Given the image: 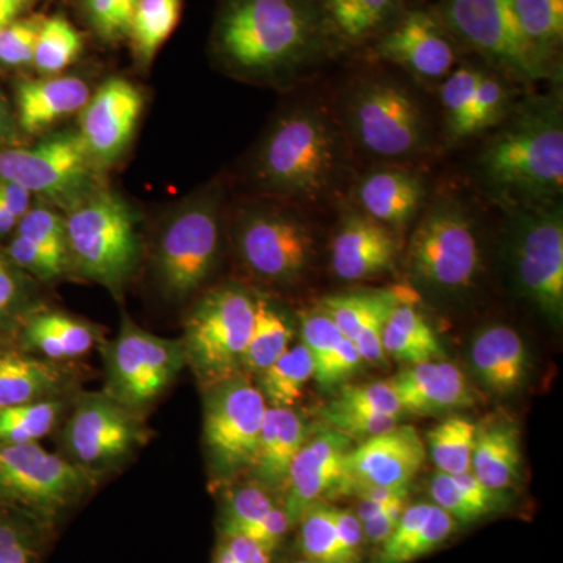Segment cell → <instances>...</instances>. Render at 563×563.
<instances>
[{
    "instance_id": "6da1fadb",
    "label": "cell",
    "mask_w": 563,
    "mask_h": 563,
    "mask_svg": "<svg viewBox=\"0 0 563 563\" xmlns=\"http://www.w3.org/2000/svg\"><path fill=\"white\" fill-rule=\"evenodd\" d=\"M335 44L318 0H222L214 22L218 60L251 79L298 73Z\"/></svg>"
},
{
    "instance_id": "7a4b0ae2",
    "label": "cell",
    "mask_w": 563,
    "mask_h": 563,
    "mask_svg": "<svg viewBox=\"0 0 563 563\" xmlns=\"http://www.w3.org/2000/svg\"><path fill=\"white\" fill-rule=\"evenodd\" d=\"M485 177L520 201L544 203L563 191V121L555 99L518 111L483 155Z\"/></svg>"
},
{
    "instance_id": "3957f363",
    "label": "cell",
    "mask_w": 563,
    "mask_h": 563,
    "mask_svg": "<svg viewBox=\"0 0 563 563\" xmlns=\"http://www.w3.org/2000/svg\"><path fill=\"white\" fill-rule=\"evenodd\" d=\"M99 477L40 443L0 444V507L52 532L95 492Z\"/></svg>"
},
{
    "instance_id": "277c9868",
    "label": "cell",
    "mask_w": 563,
    "mask_h": 563,
    "mask_svg": "<svg viewBox=\"0 0 563 563\" xmlns=\"http://www.w3.org/2000/svg\"><path fill=\"white\" fill-rule=\"evenodd\" d=\"M339 163L332 125L312 110H298L280 118L263 141L255 174L268 191L312 199L329 190Z\"/></svg>"
},
{
    "instance_id": "5b68a950",
    "label": "cell",
    "mask_w": 563,
    "mask_h": 563,
    "mask_svg": "<svg viewBox=\"0 0 563 563\" xmlns=\"http://www.w3.org/2000/svg\"><path fill=\"white\" fill-rule=\"evenodd\" d=\"M69 266L85 279L121 290L140 257L135 213L120 195L92 191L65 218Z\"/></svg>"
},
{
    "instance_id": "8992f818",
    "label": "cell",
    "mask_w": 563,
    "mask_h": 563,
    "mask_svg": "<svg viewBox=\"0 0 563 563\" xmlns=\"http://www.w3.org/2000/svg\"><path fill=\"white\" fill-rule=\"evenodd\" d=\"M420 287L442 296L472 290L483 268V252L468 211L455 201L428 210L410 236L406 257Z\"/></svg>"
},
{
    "instance_id": "52a82bcc",
    "label": "cell",
    "mask_w": 563,
    "mask_h": 563,
    "mask_svg": "<svg viewBox=\"0 0 563 563\" xmlns=\"http://www.w3.org/2000/svg\"><path fill=\"white\" fill-rule=\"evenodd\" d=\"M254 318L255 298L239 285L214 288L192 307L180 342L203 388L242 372Z\"/></svg>"
},
{
    "instance_id": "ba28073f",
    "label": "cell",
    "mask_w": 563,
    "mask_h": 563,
    "mask_svg": "<svg viewBox=\"0 0 563 563\" xmlns=\"http://www.w3.org/2000/svg\"><path fill=\"white\" fill-rule=\"evenodd\" d=\"M221 243L220 195L203 191L173 210L155 246V277L169 299L188 298L209 279Z\"/></svg>"
},
{
    "instance_id": "9c48e42d",
    "label": "cell",
    "mask_w": 563,
    "mask_h": 563,
    "mask_svg": "<svg viewBox=\"0 0 563 563\" xmlns=\"http://www.w3.org/2000/svg\"><path fill=\"white\" fill-rule=\"evenodd\" d=\"M106 391L114 401L141 412L172 387L187 365L180 340L163 339L122 318L120 332L103 350Z\"/></svg>"
},
{
    "instance_id": "30bf717a",
    "label": "cell",
    "mask_w": 563,
    "mask_h": 563,
    "mask_svg": "<svg viewBox=\"0 0 563 563\" xmlns=\"http://www.w3.org/2000/svg\"><path fill=\"white\" fill-rule=\"evenodd\" d=\"M68 410L60 435L62 454L98 476L117 470L147 442L140 413L106 391L84 393Z\"/></svg>"
},
{
    "instance_id": "8fae6325",
    "label": "cell",
    "mask_w": 563,
    "mask_h": 563,
    "mask_svg": "<svg viewBox=\"0 0 563 563\" xmlns=\"http://www.w3.org/2000/svg\"><path fill=\"white\" fill-rule=\"evenodd\" d=\"M266 407L242 373L206 388L203 444L214 476L228 479L251 468Z\"/></svg>"
},
{
    "instance_id": "7c38bea8",
    "label": "cell",
    "mask_w": 563,
    "mask_h": 563,
    "mask_svg": "<svg viewBox=\"0 0 563 563\" xmlns=\"http://www.w3.org/2000/svg\"><path fill=\"white\" fill-rule=\"evenodd\" d=\"M510 263L521 295L553 324L563 317V220L561 207L533 203L515 218Z\"/></svg>"
},
{
    "instance_id": "4fadbf2b",
    "label": "cell",
    "mask_w": 563,
    "mask_h": 563,
    "mask_svg": "<svg viewBox=\"0 0 563 563\" xmlns=\"http://www.w3.org/2000/svg\"><path fill=\"white\" fill-rule=\"evenodd\" d=\"M448 29L515 79L548 77V63L526 38L512 0H448Z\"/></svg>"
},
{
    "instance_id": "5bb4252c",
    "label": "cell",
    "mask_w": 563,
    "mask_h": 563,
    "mask_svg": "<svg viewBox=\"0 0 563 563\" xmlns=\"http://www.w3.org/2000/svg\"><path fill=\"white\" fill-rule=\"evenodd\" d=\"M95 168L79 132L57 133L25 150L0 151V177L69 209L90 195Z\"/></svg>"
},
{
    "instance_id": "9a60e30c",
    "label": "cell",
    "mask_w": 563,
    "mask_h": 563,
    "mask_svg": "<svg viewBox=\"0 0 563 563\" xmlns=\"http://www.w3.org/2000/svg\"><path fill=\"white\" fill-rule=\"evenodd\" d=\"M236 246L246 268L268 282L298 279L313 257V235L291 214L251 210L236 229Z\"/></svg>"
},
{
    "instance_id": "2e32d148",
    "label": "cell",
    "mask_w": 563,
    "mask_h": 563,
    "mask_svg": "<svg viewBox=\"0 0 563 563\" xmlns=\"http://www.w3.org/2000/svg\"><path fill=\"white\" fill-rule=\"evenodd\" d=\"M350 122L362 146L383 157L410 154L424 139L420 109L402 88L390 81L362 85L352 96Z\"/></svg>"
},
{
    "instance_id": "e0dca14e",
    "label": "cell",
    "mask_w": 563,
    "mask_h": 563,
    "mask_svg": "<svg viewBox=\"0 0 563 563\" xmlns=\"http://www.w3.org/2000/svg\"><path fill=\"white\" fill-rule=\"evenodd\" d=\"M424 461L426 444L417 429L395 426L347 451L336 492L361 495L373 488H409Z\"/></svg>"
},
{
    "instance_id": "ac0fdd59",
    "label": "cell",
    "mask_w": 563,
    "mask_h": 563,
    "mask_svg": "<svg viewBox=\"0 0 563 563\" xmlns=\"http://www.w3.org/2000/svg\"><path fill=\"white\" fill-rule=\"evenodd\" d=\"M143 95L125 79H109L80 111L79 135L96 166L120 161L132 143L141 113Z\"/></svg>"
},
{
    "instance_id": "d6986e66",
    "label": "cell",
    "mask_w": 563,
    "mask_h": 563,
    "mask_svg": "<svg viewBox=\"0 0 563 563\" xmlns=\"http://www.w3.org/2000/svg\"><path fill=\"white\" fill-rule=\"evenodd\" d=\"M377 57L426 77L439 79L453 69L455 51L443 25L431 13L417 10L393 22L374 46Z\"/></svg>"
},
{
    "instance_id": "ffe728a7",
    "label": "cell",
    "mask_w": 563,
    "mask_h": 563,
    "mask_svg": "<svg viewBox=\"0 0 563 563\" xmlns=\"http://www.w3.org/2000/svg\"><path fill=\"white\" fill-rule=\"evenodd\" d=\"M351 440L328 429L302 444L285 481L284 509L291 525H298L307 509L332 495L342 483L344 457Z\"/></svg>"
},
{
    "instance_id": "44dd1931",
    "label": "cell",
    "mask_w": 563,
    "mask_h": 563,
    "mask_svg": "<svg viewBox=\"0 0 563 563\" xmlns=\"http://www.w3.org/2000/svg\"><path fill=\"white\" fill-rule=\"evenodd\" d=\"M398 251L393 229L368 214H350L333 236L332 269L342 280L372 279L391 268Z\"/></svg>"
},
{
    "instance_id": "7402d4cb",
    "label": "cell",
    "mask_w": 563,
    "mask_h": 563,
    "mask_svg": "<svg viewBox=\"0 0 563 563\" xmlns=\"http://www.w3.org/2000/svg\"><path fill=\"white\" fill-rule=\"evenodd\" d=\"M402 413L431 417L473 406L465 374L448 362H424L402 369L390 379Z\"/></svg>"
},
{
    "instance_id": "603a6c76",
    "label": "cell",
    "mask_w": 563,
    "mask_h": 563,
    "mask_svg": "<svg viewBox=\"0 0 563 563\" xmlns=\"http://www.w3.org/2000/svg\"><path fill=\"white\" fill-rule=\"evenodd\" d=\"M74 374L65 363L46 361L0 340V410L7 407L66 398Z\"/></svg>"
},
{
    "instance_id": "cb8c5ba5",
    "label": "cell",
    "mask_w": 563,
    "mask_h": 563,
    "mask_svg": "<svg viewBox=\"0 0 563 563\" xmlns=\"http://www.w3.org/2000/svg\"><path fill=\"white\" fill-rule=\"evenodd\" d=\"M99 340L101 335L90 322L36 307L25 314L13 335L21 350L58 363L84 357Z\"/></svg>"
},
{
    "instance_id": "d4e9b609",
    "label": "cell",
    "mask_w": 563,
    "mask_h": 563,
    "mask_svg": "<svg viewBox=\"0 0 563 563\" xmlns=\"http://www.w3.org/2000/svg\"><path fill=\"white\" fill-rule=\"evenodd\" d=\"M90 98V87L80 77L24 80L16 90L18 121L27 133L43 132L55 122L79 113Z\"/></svg>"
},
{
    "instance_id": "484cf974",
    "label": "cell",
    "mask_w": 563,
    "mask_h": 563,
    "mask_svg": "<svg viewBox=\"0 0 563 563\" xmlns=\"http://www.w3.org/2000/svg\"><path fill=\"white\" fill-rule=\"evenodd\" d=\"M306 440V424L295 410L266 407L257 451L250 468L255 483L268 490L284 488L291 463Z\"/></svg>"
},
{
    "instance_id": "4316f807",
    "label": "cell",
    "mask_w": 563,
    "mask_h": 563,
    "mask_svg": "<svg viewBox=\"0 0 563 563\" xmlns=\"http://www.w3.org/2000/svg\"><path fill=\"white\" fill-rule=\"evenodd\" d=\"M472 365L488 390L509 395L518 390L528 376V350L514 329L493 324L474 336Z\"/></svg>"
},
{
    "instance_id": "83f0119b",
    "label": "cell",
    "mask_w": 563,
    "mask_h": 563,
    "mask_svg": "<svg viewBox=\"0 0 563 563\" xmlns=\"http://www.w3.org/2000/svg\"><path fill=\"white\" fill-rule=\"evenodd\" d=\"M424 198V187L402 169H377L358 185L363 213L390 229H402L413 220Z\"/></svg>"
},
{
    "instance_id": "f1b7e54d",
    "label": "cell",
    "mask_w": 563,
    "mask_h": 563,
    "mask_svg": "<svg viewBox=\"0 0 563 563\" xmlns=\"http://www.w3.org/2000/svg\"><path fill=\"white\" fill-rule=\"evenodd\" d=\"M520 432L509 421H496L477 428L472 473L490 488L501 493L512 487L520 476Z\"/></svg>"
},
{
    "instance_id": "f546056e",
    "label": "cell",
    "mask_w": 563,
    "mask_h": 563,
    "mask_svg": "<svg viewBox=\"0 0 563 563\" xmlns=\"http://www.w3.org/2000/svg\"><path fill=\"white\" fill-rule=\"evenodd\" d=\"M336 43L358 44L398 20L402 0H318Z\"/></svg>"
},
{
    "instance_id": "4dcf8cb0",
    "label": "cell",
    "mask_w": 563,
    "mask_h": 563,
    "mask_svg": "<svg viewBox=\"0 0 563 563\" xmlns=\"http://www.w3.org/2000/svg\"><path fill=\"white\" fill-rule=\"evenodd\" d=\"M383 346L385 354L409 366L443 357L442 344L432 325L415 309L410 299L399 302L388 314Z\"/></svg>"
},
{
    "instance_id": "1f68e13d",
    "label": "cell",
    "mask_w": 563,
    "mask_h": 563,
    "mask_svg": "<svg viewBox=\"0 0 563 563\" xmlns=\"http://www.w3.org/2000/svg\"><path fill=\"white\" fill-rule=\"evenodd\" d=\"M432 504L454 518L457 523H473L498 509L499 493L485 487L472 472L446 474L439 472L429 484Z\"/></svg>"
},
{
    "instance_id": "d6a6232c",
    "label": "cell",
    "mask_w": 563,
    "mask_h": 563,
    "mask_svg": "<svg viewBox=\"0 0 563 563\" xmlns=\"http://www.w3.org/2000/svg\"><path fill=\"white\" fill-rule=\"evenodd\" d=\"M312 377V355L299 343L288 347L273 365L257 374V388L266 406L291 409Z\"/></svg>"
},
{
    "instance_id": "836d02e7",
    "label": "cell",
    "mask_w": 563,
    "mask_h": 563,
    "mask_svg": "<svg viewBox=\"0 0 563 563\" xmlns=\"http://www.w3.org/2000/svg\"><path fill=\"white\" fill-rule=\"evenodd\" d=\"M292 329L284 313L266 298H255L254 328L243 358V369L258 374L290 347Z\"/></svg>"
},
{
    "instance_id": "e575fe53",
    "label": "cell",
    "mask_w": 563,
    "mask_h": 563,
    "mask_svg": "<svg viewBox=\"0 0 563 563\" xmlns=\"http://www.w3.org/2000/svg\"><path fill=\"white\" fill-rule=\"evenodd\" d=\"M181 0H139L131 25L133 55L140 66L151 65L180 20Z\"/></svg>"
},
{
    "instance_id": "d590c367",
    "label": "cell",
    "mask_w": 563,
    "mask_h": 563,
    "mask_svg": "<svg viewBox=\"0 0 563 563\" xmlns=\"http://www.w3.org/2000/svg\"><path fill=\"white\" fill-rule=\"evenodd\" d=\"M68 398L21 404L0 410V444L40 443L65 418Z\"/></svg>"
},
{
    "instance_id": "8d00e7d4",
    "label": "cell",
    "mask_w": 563,
    "mask_h": 563,
    "mask_svg": "<svg viewBox=\"0 0 563 563\" xmlns=\"http://www.w3.org/2000/svg\"><path fill=\"white\" fill-rule=\"evenodd\" d=\"M477 426L465 417H450L428 433V450L439 472H472Z\"/></svg>"
},
{
    "instance_id": "74e56055",
    "label": "cell",
    "mask_w": 563,
    "mask_h": 563,
    "mask_svg": "<svg viewBox=\"0 0 563 563\" xmlns=\"http://www.w3.org/2000/svg\"><path fill=\"white\" fill-rule=\"evenodd\" d=\"M55 532L0 507V563H41Z\"/></svg>"
},
{
    "instance_id": "f35d334b",
    "label": "cell",
    "mask_w": 563,
    "mask_h": 563,
    "mask_svg": "<svg viewBox=\"0 0 563 563\" xmlns=\"http://www.w3.org/2000/svg\"><path fill=\"white\" fill-rule=\"evenodd\" d=\"M512 5L526 38L550 63L563 40V0H512Z\"/></svg>"
},
{
    "instance_id": "ab89813d",
    "label": "cell",
    "mask_w": 563,
    "mask_h": 563,
    "mask_svg": "<svg viewBox=\"0 0 563 563\" xmlns=\"http://www.w3.org/2000/svg\"><path fill=\"white\" fill-rule=\"evenodd\" d=\"M81 49L84 38L66 18H44L32 65L44 76H55L73 65Z\"/></svg>"
},
{
    "instance_id": "60d3db41",
    "label": "cell",
    "mask_w": 563,
    "mask_h": 563,
    "mask_svg": "<svg viewBox=\"0 0 563 563\" xmlns=\"http://www.w3.org/2000/svg\"><path fill=\"white\" fill-rule=\"evenodd\" d=\"M409 299L399 290L342 292L325 296L318 303V309L328 314L346 339L354 342L369 318L388 303Z\"/></svg>"
},
{
    "instance_id": "b9f144b4",
    "label": "cell",
    "mask_w": 563,
    "mask_h": 563,
    "mask_svg": "<svg viewBox=\"0 0 563 563\" xmlns=\"http://www.w3.org/2000/svg\"><path fill=\"white\" fill-rule=\"evenodd\" d=\"M299 525V550L313 563H350L336 532L333 507L313 504L302 515Z\"/></svg>"
},
{
    "instance_id": "7bdbcfd3",
    "label": "cell",
    "mask_w": 563,
    "mask_h": 563,
    "mask_svg": "<svg viewBox=\"0 0 563 563\" xmlns=\"http://www.w3.org/2000/svg\"><path fill=\"white\" fill-rule=\"evenodd\" d=\"M277 504L272 490L261 484L243 485L228 493L222 501L218 533L220 536H243L252 526L261 523Z\"/></svg>"
},
{
    "instance_id": "ee69618b",
    "label": "cell",
    "mask_w": 563,
    "mask_h": 563,
    "mask_svg": "<svg viewBox=\"0 0 563 563\" xmlns=\"http://www.w3.org/2000/svg\"><path fill=\"white\" fill-rule=\"evenodd\" d=\"M33 309L27 274L11 263L5 251L0 252V340H13L18 325Z\"/></svg>"
},
{
    "instance_id": "f6af8a7d",
    "label": "cell",
    "mask_w": 563,
    "mask_h": 563,
    "mask_svg": "<svg viewBox=\"0 0 563 563\" xmlns=\"http://www.w3.org/2000/svg\"><path fill=\"white\" fill-rule=\"evenodd\" d=\"M483 70L463 66L444 80L440 98L446 110L448 128L454 140L466 139V125Z\"/></svg>"
},
{
    "instance_id": "bcb514c9",
    "label": "cell",
    "mask_w": 563,
    "mask_h": 563,
    "mask_svg": "<svg viewBox=\"0 0 563 563\" xmlns=\"http://www.w3.org/2000/svg\"><path fill=\"white\" fill-rule=\"evenodd\" d=\"M14 233L27 236L69 266L65 218L47 206L31 207L18 222Z\"/></svg>"
},
{
    "instance_id": "7dc6e473",
    "label": "cell",
    "mask_w": 563,
    "mask_h": 563,
    "mask_svg": "<svg viewBox=\"0 0 563 563\" xmlns=\"http://www.w3.org/2000/svg\"><path fill=\"white\" fill-rule=\"evenodd\" d=\"M136 3L139 0H81V9L96 35L114 44L129 38Z\"/></svg>"
},
{
    "instance_id": "c3c4849f",
    "label": "cell",
    "mask_w": 563,
    "mask_h": 563,
    "mask_svg": "<svg viewBox=\"0 0 563 563\" xmlns=\"http://www.w3.org/2000/svg\"><path fill=\"white\" fill-rule=\"evenodd\" d=\"M328 407L340 410H357V412L388 413L402 417L396 393L390 380H377L357 385H346Z\"/></svg>"
},
{
    "instance_id": "681fc988",
    "label": "cell",
    "mask_w": 563,
    "mask_h": 563,
    "mask_svg": "<svg viewBox=\"0 0 563 563\" xmlns=\"http://www.w3.org/2000/svg\"><path fill=\"white\" fill-rule=\"evenodd\" d=\"M322 420L329 429L342 433L350 440H366L374 435L390 431L398 426L401 417L388 413L357 412V410H340L322 407Z\"/></svg>"
},
{
    "instance_id": "f907efd6",
    "label": "cell",
    "mask_w": 563,
    "mask_h": 563,
    "mask_svg": "<svg viewBox=\"0 0 563 563\" xmlns=\"http://www.w3.org/2000/svg\"><path fill=\"white\" fill-rule=\"evenodd\" d=\"M301 336L303 346L309 350L313 361V374L332 357L346 336L336 328L321 309L301 313Z\"/></svg>"
},
{
    "instance_id": "816d5d0a",
    "label": "cell",
    "mask_w": 563,
    "mask_h": 563,
    "mask_svg": "<svg viewBox=\"0 0 563 563\" xmlns=\"http://www.w3.org/2000/svg\"><path fill=\"white\" fill-rule=\"evenodd\" d=\"M507 102H509V96L503 81L483 73L474 95L472 113L466 125V139L498 124L506 113Z\"/></svg>"
},
{
    "instance_id": "f5cc1de1",
    "label": "cell",
    "mask_w": 563,
    "mask_h": 563,
    "mask_svg": "<svg viewBox=\"0 0 563 563\" xmlns=\"http://www.w3.org/2000/svg\"><path fill=\"white\" fill-rule=\"evenodd\" d=\"M43 20L41 16H22L0 31V65L10 68L32 65Z\"/></svg>"
},
{
    "instance_id": "db71d44e",
    "label": "cell",
    "mask_w": 563,
    "mask_h": 563,
    "mask_svg": "<svg viewBox=\"0 0 563 563\" xmlns=\"http://www.w3.org/2000/svg\"><path fill=\"white\" fill-rule=\"evenodd\" d=\"M5 254L22 273L31 274L41 280L55 279L68 268L65 262L58 261L49 251L20 233H14L7 246Z\"/></svg>"
},
{
    "instance_id": "11a10c76",
    "label": "cell",
    "mask_w": 563,
    "mask_h": 563,
    "mask_svg": "<svg viewBox=\"0 0 563 563\" xmlns=\"http://www.w3.org/2000/svg\"><path fill=\"white\" fill-rule=\"evenodd\" d=\"M362 363L357 346L350 339H344L339 350L333 352L332 357L313 374V377L322 387H333L357 372Z\"/></svg>"
},
{
    "instance_id": "9f6ffc18",
    "label": "cell",
    "mask_w": 563,
    "mask_h": 563,
    "mask_svg": "<svg viewBox=\"0 0 563 563\" xmlns=\"http://www.w3.org/2000/svg\"><path fill=\"white\" fill-rule=\"evenodd\" d=\"M211 563H273V554L243 536H220Z\"/></svg>"
},
{
    "instance_id": "6f0895ef",
    "label": "cell",
    "mask_w": 563,
    "mask_h": 563,
    "mask_svg": "<svg viewBox=\"0 0 563 563\" xmlns=\"http://www.w3.org/2000/svg\"><path fill=\"white\" fill-rule=\"evenodd\" d=\"M335 515L336 532H339L340 543L350 563L361 562L362 547L365 542L361 520L357 515L351 510L333 507Z\"/></svg>"
},
{
    "instance_id": "680465c9",
    "label": "cell",
    "mask_w": 563,
    "mask_h": 563,
    "mask_svg": "<svg viewBox=\"0 0 563 563\" xmlns=\"http://www.w3.org/2000/svg\"><path fill=\"white\" fill-rule=\"evenodd\" d=\"M404 509H406V499H399V501L390 504L384 514L377 515L372 520L363 521L362 529L365 540L374 544H383L391 536Z\"/></svg>"
},
{
    "instance_id": "91938a15",
    "label": "cell",
    "mask_w": 563,
    "mask_h": 563,
    "mask_svg": "<svg viewBox=\"0 0 563 563\" xmlns=\"http://www.w3.org/2000/svg\"><path fill=\"white\" fill-rule=\"evenodd\" d=\"M31 192L21 187L16 181L3 179L0 177V203L5 207L7 210L18 218V221L31 210L32 207Z\"/></svg>"
},
{
    "instance_id": "94428289",
    "label": "cell",
    "mask_w": 563,
    "mask_h": 563,
    "mask_svg": "<svg viewBox=\"0 0 563 563\" xmlns=\"http://www.w3.org/2000/svg\"><path fill=\"white\" fill-rule=\"evenodd\" d=\"M35 0H0V31L31 9Z\"/></svg>"
},
{
    "instance_id": "6125c7cd",
    "label": "cell",
    "mask_w": 563,
    "mask_h": 563,
    "mask_svg": "<svg viewBox=\"0 0 563 563\" xmlns=\"http://www.w3.org/2000/svg\"><path fill=\"white\" fill-rule=\"evenodd\" d=\"M18 218H14L5 207L0 203V239H5L11 232L16 231Z\"/></svg>"
},
{
    "instance_id": "be15d7a7",
    "label": "cell",
    "mask_w": 563,
    "mask_h": 563,
    "mask_svg": "<svg viewBox=\"0 0 563 563\" xmlns=\"http://www.w3.org/2000/svg\"><path fill=\"white\" fill-rule=\"evenodd\" d=\"M9 117H7L5 110H3L2 102H0V136H5L7 131H9Z\"/></svg>"
},
{
    "instance_id": "e7e4bbea",
    "label": "cell",
    "mask_w": 563,
    "mask_h": 563,
    "mask_svg": "<svg viewBox=\"0 0 563 563\" xmlns=\"http://www.w3.org/2000/svg\"><path fill=\"white\" fill-rule=\"evenodd\" d=\"M291 563H313V562L306 561V559H302V561H296V562H291Z\"/></svg>"
}]
</instances>
